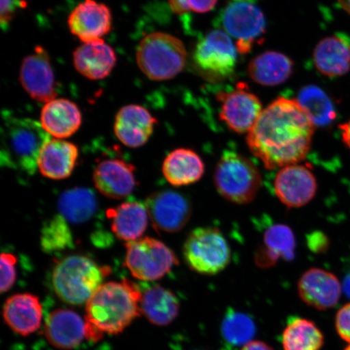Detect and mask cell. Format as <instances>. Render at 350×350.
<instances>
[{
	"label": "cell",
	"mask_w": 350,
	"mask_h": 350,
	"mask_svg": "<svg viewBox=\"0 0 350 350\" xmlns=\"http://www.w3.org/2000/svg\"><path fill=\"white\" fill-rule=\"evenodd\" d=\"M314 130L296 99L280 97L262 111L247 143L267 169L283 168L306 159Z\"/></svg>",
	"instance_id": "obj_1"
},
{
	"label": "cell",
	"mask_w": 350,
	"mask_h": 350,
	"mask_svg": "<svg viewBox=\"0 0 350 350\" xmlns=\"http://www.w3.org/2000/svg\"><path fill=\"white\" fill-rule=\"evenodd\" d=\"M142 295L128 280L103 284L86 304V338L120 334L141 314Z\"/></svg>",
	"instance_id": "obj_2"
},
{
	"label": "cell",
	"mask_w": 350,
	"mask_h": 350,
	"mask_svg": "<svg viewBox=\"0 0 350 350\" xmlns=\"http://www.w3.org/2000/svg\"><path fill=\"white\" fill-rule=\"evenodd\" d=\"M1 164L8 168L33 175L38 159L50 135L42 124L30 119H12L2 130Z\"/></svg>",
	"instance_id": "obj_3"
},
{
	"label": "cell",
	"mask_w": 350,
	"mask_h": 350,
	"mask_svg": "<svg viewBox=\"0 0 350 350\" xmlns=\"http://www.w3.org/2000/svg\"><path fill=\"white\" fill-rule=\"evenodd\" d=\"M109 270L83 256H69L59 261L52 273L55 294L65 303L87 304L100 286Z\"/></svg>",
	"instance_id": "obj_4"
},
{
	"label": "cell",
	"mask_w": 350,
	"mask_h": 350,
	"mask_svg": "<svg viewBox=\"0 0 350 350\" xmlns=\"http://www.w3.org/2000/svg\"><path fill=\"white\" fill-rule=\"evenodd\" d=\"M187 50L180 39L172 34L155 32L146 35L139 43L137 62L150 80H170L185 68Z\"/></svg>",
	"instance_id": "obj_5"
},
{
	"label": "cell",
	"mask_w": 350,
	"mask_h": 350,
	"mask_svg": "<svg viewBox=\"0 0 350 350\" xmlns=\"http://www.w3.org/2000/svg\"><path fill=\"white\" fill-rule=\"evenodd\" d=\"M261 183L260 170L250 159L233 151L223 153L214 172V185L226 200L238 204L250 203Z\"/></svg>",
	"instance_id": "obj_6"
},
{
	"label": "cell",
	"mask_w": 350,
	"mask_h": 350,
	"mask_svg": "<svg viewBox=\"0 0 350 350\" xmlns=\"http://www.w3.org/2000/svg\"><path fill=\"white\" fill-rule=\"evenodd\" d=\"M187 266L203 275H216L229 265L231 251L221 232L212 227L192 230L183 247Z\"/></svg>",
	"instance_id": "obj_7"
},
{
	"label": "cell",
	"mask_w": 350,
	"mask_h": 350,
	"mask_svg": "<svg viewBox=\"0 0 350 350\" xmlns=\"http://www.w3.org/2000/svg\"><path fill=\"white\" fill-rule=\"evenodd\" d=\"M125 265L135 278L144 282L157 281L165 277L178 259L174 252L161 241L146 237L126 244Z\"/></svg>",
	"instance_id": "obj_8"
},
{
	"label": "cell",
	"mask_w": 350,
	"mask_h": 350,
	"mask_svg": "<svg viewBox=\"0 0 350 350\" xmlns=\"http://www.w3.org/2000/svg\"><path fill=\"white\" fill-rule=\"evenodd\" d=\"M226 32L236 39V48L247 54L266 32V20L259 0H228L222 15Z\"/></svg>",
	"instance_id": "obj_9"
},
{
	"label": "cell",
	"mask_w": 350,
	"mask_h": 350,
	"mask_svg": "<svg viewBox=\"0 0 350 350\" xmlns=\"http://www.w3.org/2000/svg\"><path fill=\"white\" fill-rule=\"evenodd\" d=\"M237 48L228 33L213 30L197 44L195 63L209 77L225 78L234 72L237 64Z\"/></svg>",
	"instance_id": "obj_10"
},
{
	"label": "cell",
	"mask_w": 350,
	"mask_h": 350,
	"mask_svg": "<svg viewBox=\"0 0 350 350\" xmlns=\"http://www.w3.org/2000/svg\"><path fill=\"white\" fill-rule=\"evenodd\" d=\"M146 207L153 227L165 233L181 230L191 216V205L185 196L165 190L148 197Z\"/></svg>",
	"instance_id": "obj_11"
},
{
	"label": "cell",
	"mask_w": 350,
	"mask_h": 350,
	"mask_svg": "<svg viewBox=\"0 0 350 350\" xmlns=\"http://www.w3.org/2000/svg\"><path fill=\"white\" fill-rule=\"evenodd\" d=\"M217 98L221 103V120L234 133H248L264 111L260 100L243 84L230 93H219Z\"/></svg>",
	"instance_id": "obj_12"
},
{
	"label": "cell",
	"mask_w": 350,
	"mask_h": 350,
	"mask_svg": "<svg viewBox=\"0 0 350 350\" xmlns=\"http://www.w3.org/2000/svg\"><path fill=\"white\" fill-rule=\"evenodd\" d=\"M317 189L316 176L303 165L284 166L274 180L275 193L288 208H301L308 204L316 196Z\"/></svg>",
	"instance_id": "obj_13"
},
{
	"label": "cell",
	"mask_w": 350,
	"mask_h": 350,
	"mask_svg": "<svg viewBox=\"0 0 350 350\" xmlns=\"http://www.w3.org/2000/svg\"><path fill=\"white\" fill-rule=\"evenodd\" d=\"M20 81L33 99L47 103L57 97L55 77L50 57L42 46L25 57L21 64Z\"/></svg>",
	"instance_id": "obj_14"
},
{
	"label": "cell",
	"mask_w": 350,
	"mask_h": 350,
	"mask_svg": "<svg viewBox=\"0 0 350 350\" xmlns=\"http://www.w3.org/2000/svg\"><path fill=\"white\" fill-rule=\"evenodd\" d=\"M297 288L301 299L319 310L334 308L342 294V286L338 277L317 268L306 271L299 279Z\"/></svg>",
	"instance_id": "obj_15"
},
{
	"label": "cell",
	"mask_w": 350,
	"mask_h": 350,
	"mask_svg": "<svg viewBox=\"0 0 350 350\" xmlns=\"http://www.w3.org/2000/svg\"><path fill=\"white\" fill-rule=\"evenodd\" d=\"M68 24L70 31L83 43L93 42L111 31L112 14L106 4L85 0L70 13Z\"/></svg>",
	"instance_id": "obj_16"
},
{
	"label": "cell",
	"mask_w": 350,
	"mask_h": 350,
	"mask_svg": "<svg viewBox=\"0 0 350 350\" xmlns=\"http://www.w3.org/2000/svg\"><path fill=\"white\" fill-rule=\"evenodd\" d=\"M135 167L120 159H106L96 166L94 183L103 196L111 199H122L133 193L137 180Z\"/></svg>",
	"instance_id": "obj_17"
},
{
	"label": "cell",
	"mask_w": 350,
	"mask_h": 350,
	"mask_svg": "<svg viewBox=\"0 0 350 350\" xmlns=\"http://www.w3.org/2000/svg\"><path fill=\"white\" fill-rule=\"evenodd\" d=\"M156 124L157 120L147 109L139 105H129L118 112L113 129L124 146L135 148L147 143Z\"/></svg>",
	"instance_id": "obj_18"
},
{
	"label": "cell",
	"mask_w": 350,
	"mask_h": 350,
	"mask_svg": "<svg viewBox=\"0 0 350 350\" xmlns=\"http://www.w3.org/2000/svg\"><path fill=\"white\" fill-rule=\"evenodd\" d=\"M116 61L115 51L103 39L83 43L73 52L77 71L92 81L107 77L115 68Z\"/></svg>",
	"instance_id": "obj_19"
},
{
	"label": "cell",
	"mask_w": 350,
	"mask_h": 350,
	"mask_svg": "<svg viewBox=\"0 0 350 350\" xmlns=\"http://www.w3.org/2000/svg\"><path fill=\"white\" fill-rule=\"evenodd\" d=\"M45 334L55 348L72 349L86 338V322L73 310H56L47 317Z\"/></svg>",
	"instance_id": "obj_20"
},
{
	"label": "cell",
	"mask_w": 350,
	"mask_h": 350,
	"mask_svg": "<svg viewBox=\"0 0 350 350\" xmlns=\"http://www.w3.org/2000/svg\"><path fill=\"white\" fill-rule=\"evenodd\" d=\"M78 157L75 144L61 139H51L39 152L38 168L44 177L60 180L72 174Z\"/></svg>",
	"instance_id": "obj_21"
},
{
	"label": "cell",
	"mask_w": 350,
	"mask_h": 350,
	"mask_svg": "<svg viewBox=\"0 0 350 350\" xmlns=\"http://www.w3.org/2000/svg\"><path fill=\"white\" fill-rule=\"evenodd\" d=\"M3 319L12 331L29 336L38 330L42 321V306L31 294L12 295L3 306Z\"/></svg>",
	"instance_id": "obj_22"
},
{
	"label": "cell",
	"mask_w": 350,
	"mask_h": 350,
	"mask_svg": "<svg viewBox=\"0 0 350 350\" xmlns=\"http://www.w3.org/2000/svg\"><path fill=\"white\" fill-rule=\"evenodd\" d=\"M81 122L80 109L68 99L55 98L44 105L42 109L40 124L55 139L72 137L80 129Z\"/></svg>",
	"instance_id": "obj_23"
},
{
	"label": "cell",
	"mask_w": 350,
	"mask_h": 350,
	"mask_svg": "<svg viewBox=\"0 0 350 350\" xmlns=\"http://www.w3.org/2000/svg\"><path fill=\"white\" fill-rule=\"evenodd\" d=\"M205 165L198 153L190 148H177L169 153L163 165V173L170 185L182 187L198 182Z\"/></svg>",
	"instance_id": "obj_24"
},
{
	"label": "cell",
	"mask_w": 350,
	"mask_h": 350,
	"mask_svg": "<svg viewBox=\"0 0 350 350\" xmlns=\"http://www.w3.org/2000/svg\"><path fill=\"white\" fill-rule=\"evenodd\" d=\"M314 66L326 77H341L350 70V44L334 35L322 39L314 48Z\"/></svg>",
	"instance_id": "obj_25"
},
{
	"label": "cell",
	"mask_w": 350,
	"mask_h": 350,
	"mask_svg": "<svg viewBox=\"0 0 350 350\" xmlns=\"http://www.w3.org/2000/svg\"><path fill=\"white\" fill-rule=\"evenodd\" d=\"M111 229L116 237L126 243L141 239L148 226V213L146 205L139 202H124L109 209Z\"/></svg>",
	"instance_id": "obj_26"
},
{
	"label": "cell",
	"mask_w": 350,
	"mask_h": 350,
	"mask_svg": "<svg viewBox=\"0 0 350 350\" xmlns=\"http://www.w3.org/2000/svg\"><path fill=\"white\" fill-rule=\"evenodd\" d=\"M294 66L290 57L277 51H266L251 61L248 73L257 84L275 86L291 77Z\"/></svg>",
	"instance_id": "obj_27"
},
{
	"label": "cell",
	"mask_w": 350,
	"mask_h": 350,
	"mask_svg": "<svg viewBox=\"0 0 350 350\" xmlns=\"http://www.w3.org/2000/svg\"><path fill=\"white\" fill-rule=\"evenodd\" d=\"M179 309L176 296L164 287L152 286L142 295V312L152 325H170L178 317Z\"/></svg>",
	"instance_id": "obj_28"
},
{
	"label": "cell",
	"mask_w": 350,
	"mask_h": 350,
	"mask_svg": "<svg viewBox=\"0 0 350 350\" xmlns=\"http://www.w3.org/2000/svg\"><path fill=\"white\" fill-rule=\"evenodd\" d=\"M265 246L258 253L256 261L260 267L273 266L280 259L292 260L295 258V238L290 227L275 225L266 230Z\"/></svg>",
	"instance_id": "obj_29"
},
{
	"label": "cell",
	"mask_w": 350,
	"mask_h": 350,
	"mask_svg": "<svg viewBox=\"0 0 350 350\" xmlns=\"http://www.w3.org/2000/svg\"><path fill=\"white\" fill-rule=\"evenodd\" d=\"M296 100L316 128L332 124L338 116L329 96L317 85L304 87Z\"/></svg>",
	"instance_id": "obj_30"
},
{
	"label": "cell",
	"mask_w": 350,
	"mask_h": 350,
	"mask_svg": "<svg viewBox=\"0 0 350 350\" xmlns=\"http://www.w3.org/2000/svg\"><path fill=\"white\" fill-rule=\"evenodd\" d=\"M284 350H321L325 336L310 319L296 318L288 323L282 336Z\"/></svg>",
	"instance_id": "obj_31"
},
{
	"label": "cell",
	"mask_w": 350,
	"mask_h": 350,
	"mask_svg": "<svg viewBox=\"0 0 350 350\" xmlns=\"http://www.w3.org/2000/svg\"><path fill=\"white\" fill-rule=\"evenodd\" d=\"M60 215L66 221L81 224L89 221L98 208L97 199L88 188H73L60 196L58 203Z\"/></svg>",
	"instance_id": "obj_32"
},
{
	"label": "cell",
	"mask_w": 350,
	"mask_h": 350,
	"mask_svg": "<svg viewBox=\"0 0 350 350\" xmlns=\"http://www.w3.org/2000/svg\"><path fill=\"white\" fill-rule=\"evenodd\" d=\"M256 332L253 319L247 314L231 310L226 314L221 325L223 338L234 347H240L252 341Z\"/></svg>",
	"instance_id": "obj_33"
},
{
	"label": "cell",
	"mask_w": 350,
	"mask_h": 350,
	"mask_svg": "<svg viewBox=\"0 0 350 350\" xmlns=\"http://www.w3.org/2000/svg\"><path fill=\"white\" fill-rule=\"evenodd\" d=\"M71 230L62 215H57L46 223L42 231L41 244L43 251L55 253L72 247Z\"/></svg>",
	"instance_id": "obj_34"
},
{
	"label": "cell",
	"mask_w": 350,
	"mask_h": 350,
	"mask_svg": "<svg viewBox=\"0 0 350 350\" xmlns=\"http://www.w3.org/2000/svg\"><path fill=\"white\" fill-rule=\"evenodd\" d=\"M17 259L14 255L10 253H2L1 255V282L0 291L5 293L10 290L16 280Z\"/></svg>",
	"instance_id": "obj_35"
},
{
	"label": "cell",
	"mask_w": 350,
	"mask_h": 350,
	"mask_svg": "<svg viewBox=\"0 0 350 350\" xmlns=\"http://www.w3.org/2000/svg\"><path fill=\"white\" fill-rule=\"evenodd\" d=\"M335 326L340 338L350 344V303L343 306L336 313Z\"/></svg>",
	"instance_id": "obj_36"
},
{
	"label": "cell",
	"mask_w": 350,
	"mask_h": 350,
	"mask_svg": "<svg viewBox=\"0 0 350 350\" xmlns=\"http://www.w3.org/2000/svg\"><path fill=\"white\" fill-rule=\"evenodd\" d=\"M20 6L19 0H1V25L2 28L10 25L13 15Z\"/></svg>",
	"instance_id": "obj_37"
},
{
	"label": "cell",
	"mask_w": 350,
	"mask_h": 350,
	"mask_svg": "<svg viewBox=\"0 0 350 350\" xmlns=\"http://www.w3.org/2000/svg\"><path fill=\"white\" fill-rule=\"evenodd\" d=\"M188 8L196 13H207L213 10L218 0H187Z\"/></svg>",
	"instance_id": "obj_38"
},
{
	"label": "cell",
	"mask_w": 350,
	"mask_h": 350,
	"mask_svg": "<svg viewBox=\"0 0 350 350\" xmlns=\"http://www.w3.org/2000/svg\"><path fill=\"white\" fill-rule=\"evenodd\" d=\"M170 10L177 15L190 12L187 0H169Z\"/></svg>",
	"instance_id": "obj_39"
},
{
	"label": "cell",
	"mask_w": 350,
	"mask_h": 350,
	"mask_svg": "<svg viewBox=\"0 0 350 350\" xmlns=\"http://www.w3.org/2000/svg\"><path fill=\"white\" fill-rule=\"evenodd\" d=\"M241 350H274L269 345L261 340H252L245 345Z\"/></svg>",
	"instance_id": "obj_40"
},
{
	"label": "cell",
	"mask_w": 350,
	"mask_h": 350,
	"mask_svg": "<svg viewBox=\"0 0 350 350\" xmlns=\"http://www.w3.org/2000/svg\"><path fill=\"white\" fill-rule=\"evenodd\" d=\"M339 129L341 133V138L345 146L350 150V120L345 124L339 126Z\"/></svg>",
	"instance_id": "obj_41"
},
{
	"label": "cell",
	"mask_w": 350,
	"mask_h": 350,
	"mask_svg": "<svg viewBox=\"0 0 350 350\" xmlns=\"http://www.w3.org/2000/svg\"><path fill=\"white\" fill-rule=\"evenodd\" d=\"M340 6L350 15V0H338Z\"/></svg>",
	"instance_id": "obj_42"
},
{
	"label": "cell",
	"mask_w": 350,
	"mask_h": 350,
	"mask_svg": "<svg viewBox=\"0 0 350 350\" xmlns=\"http://www.w3.org/2000/svg\"><path fill=\"white\" fill-rule=\"evenodd\" d=\"M345 350H350V344L348 345L347 348L345 349Z\"/></svg>",
	"instance_id": "obj_43"
}]
</instances>
